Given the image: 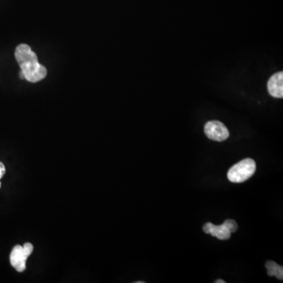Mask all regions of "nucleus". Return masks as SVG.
I'll list each match as a JSON object with an SVG mask.
<instances>
[{
    "instance_id": "5",
    "label": "nucleus",
    "mask_w": 283,
    "mask_h": 283,
    "mask_svg": "<svg viewBox=\"0 0 283 283\" xmlns=\"http://www.w3.org/2000/svg\"><path fill=\"white\" fill-rule=\"evenodd\" d=\"M268 92L272 97L282 99L283 97V72L274 74L268 82Z\"/></svg>"
},
{
    "instance_id": "10",
    "label": "nucleus",
    "mask_w": 283,
    "mask_h": 283,
    "mask_svg": "<svg viewBox=\"0 0 283 283\" xmlns=\"http://www.w3.org/2000/svg\"><path fill=\"white\" fill-rule=\"evenodd\" d=\"M215 283H225V281L222 279H218L215 281Z\"/></svg>"
},
{
    "instance_id": "6",
    "label": "nucleus",
    "mask_w": 283,
    "mask_h": 283,
    "mask_svg": "<svg viewBox=\"0 0 283 283\" xmlns=\"http://www.w3.org/2000/svg\"><path fill=\"white\" fill-rule=\"evenodd\" d=\"M203 231L220 240H228L231 238V233L223 223L220 226H216L212 223H205L203 226Z\"/></svg>"
},
{
    "instance_id": "9",
    "label": "nucleus",
    "mask_w": 283,
    "mask_h": 283,
    "mask_svg": "<svg viewBox=\"0 0 283 283\" xmlns=\"http://www.w3.org/2000/svg\"><path fill=\"white\" fill-rule=\"evenodd\" d=\"M6 173V168L4 164L2 162H0V179H2ZM0 187H1V183H0Z\"/></svg>"
},
{
    "instance_id": "4",
    "label": "nucleus",
    "mask_w": 283,
    "mask_h": 283,
    "mask_svg": "<svg viewBox=\"0 0 283 283\" xmlns=\"http://www.w3.org/2000/svg\"><path fill=\"white\" fill-rule=\"evenodd\" d=\"M204 131L209 139L216 142H223L228 139L230 136L228 127L218 121L207 122L204 125Z\"/></svg>"
},
{
    "instance_id": "8",
    "label": "nucleus",
    "mask_w": 283,
    "mask_h": 283,
    "mask_svg": "<svg viewBox=\"0 0 283 283\" xmlns=\"http://www.w3.org/2000/svg\"><path fill=\"white\" fill-rule=\"evenodd\" d=\"M223 224L226 226V228L229 230L231 233H234L238 230V223L236 221L233 220H227L226 221L223 223Z\"/></svg>"
},
{
    "instance_id": "1",
    "label": "nucleus",
    "mask_w": 283,
    "mask_h": 283,
    "mask_svg": "<svg viewBox=\"0 0 283 283\" xmlns=\"http://www.w3.org/2000/svg\"><path fill=\"white\" fill-rule=\"evenodd\" d=\"M15 58L25 76V79L31 83H36L45 78L47 69L40 64L36 54L31 50L29 45L21 44L17 46Z\"/></svg>"
},
{
    "instance_id": "2",
    "label": "nucleus",
    "mask_w": 283,
    "mask_h": 283,
    "mask_svg": "<svg viewBox=\"0 0 283 283\" xmlns=\"http://www.w3.org/2000/svg\"><path fill=\"white\" fill-rule=\"evenodd\" d=\"M256 162L251 158H247L237 163L230 168L228 178L232 183H243L253 176L256 172Z\"/></svg>"
},
{
    "instance_id": "7",
    "label": "nucleus",
    "mask_w": 283,
    "mask_h": 283,
    "mask_svg": "<svg viewBox=\"0 0 283 283\" xmlns=\"http://www.w3.org/2000/svg\"><path fill=\"white\" fill-rule=\"evenodd\" d=\"M269 276H275L278 279H283V268L274 261H268L265 265Z\"/></svg>"
},
{
    "instance_id": "3",
    "label": "nucleus",
    "mask_w": 283,
    "mask_h": 283,
    "mask_svg": "<svg viewBox=\"0 0 283 283\" xmlns=\"http://www.w3.org/2000/svg\"><path fill=\"white\" fill-rule=\"evenodd\" d=\"M33 252V246L31 243H25L23 247L17 245L14 247L10 253V260L12 267L18 272H23L26 268V260Z\"/></svg>"
}]
</instances>
